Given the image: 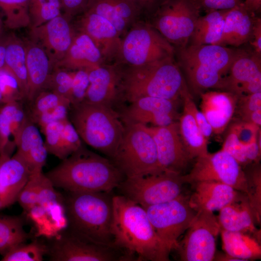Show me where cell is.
Listing matches in <instances>:
<instances>
[{
	"label": "cell",
	"mask_w": 261,
	"mask_h": 261,
	"mask_svg": "<svg viewBox=\"0 0 261 261\" xmlns=\"http://www.w3.org/2000/svg\"><path fill=\"white\" fill-rule=\"evenodd\" d=\"M28 238L21 217L0 215V254L2 257L16 246L25 243Z\"/></svg>",
	"instance_id": "obj_38"
},
{
	"label": "cell",
	"mask_w": 261,
	"mask_h": 261,
	"mask_svg": "<svg viewBox=\"0 0 261 261\" xmlns=\"http://www.w3.org/2000/svg\"><path fill=\"white\" fill-rule=\"evenodd\" d=\"M201 10L206 12L231 9L243 2V0H195Z\"/></svg>",
	"instance_id": "obj_52"
},
{
	"label": "cell",
	"mask_w": 261,
	"mask_h": 261,
	"mask_svg": "<svg viewBox=\"0 0 261 261\" xmlns=\"http://www.w3.org/2000/svg\"><path fill=\"white\" fill-rule=\"evenodd\" d=\"M261 73V56L254 51L238 50L225 77L224 90L234 94L241 84Z\"/></svg>",
	"instance_id": "obj_32"
},
{
	"label": "cell",
	"mask_w": 261,
	"mask_h": 261,
	"mask_svg": "<svg viewBox=\"0 0 261 261\" xmlns=\"http://www.w3.org/2000/svg\"><path fill=\"white\" fill-rule=\"evenodd\" d=\"M55 188L68 192H112L125 178L110 160L83 145L45 174Z\"/></svg>",
	"instance_id": "obj_2"
},
{
	"label": "cell",
	"mask_w": 261,
	"mask_h": 261,
	"mask_svg": "<svg viewBox=\"0 0 261 261\" xmlns=\"http://www.w3.org/2000/svg\"><path fill=\"white\" fill-rule=\"evenodd\" d=\"M178 130L183 144L193 160L206 154L208 140L199 128L188 107L183 103V112L179 116Z\"/></svg>",
	"instance_id": "obj_35"
},
{
	"label": "cell",
	"mask_w": 261,
	"mask_h": 261,
	"mask_svg": "<svg viewBox=\"0 0 261 261\" xmlns=\"http://www.w3.org/2000/svg\"><path fill=\"white\" fill-rule=\"evenodd\" d=\"M104 63L99 49L90 38L84 33L75 31L64 56L53 68L73 71L88 69Z\"/></svg>",
	"instance_id": "obj_25"
},
{
	"label": "cell",
	"mask_w": 261,
	"mask_h": 261,
	"mask_svg": "<svg viewBox=\"0 0 261 261\" xmlns=\"http://www.w3.org/2000/svg\"><path fill=\"white\" fill-rule=\"evenodd\" d=\"M125 126L123 137L111 160L125 178L163 172L159 165L155 141L145 126Z\"/></svg>",
	"instance_id": "obj_6"
},
{
	"label": "cell",
	"mask_w": 261,
	"mask_h": 261,
	"mask_svg": "<svg viewBox=\"0 0 261 261\" xmlns=\"http://www.w3.org/2000/svg\"><path fill=\"white\" fill-rule=\"evenodd\" d=\"M0 90L5 103L25 100L16 79L4 68L0 70Z\"/></svg>",
	"instance_id": "obj_46"
},
{
	"label": "cell",
	"mask_w": 261,
	"mask_h": 261,
	"mask_svg": "<svg viewBox=\"0 0 261 261\" xmlns=\"http://www.w3.org/2000/svg\"><path fill=\"white\" fill-rule=\"evenodd\" d=\"M61 11L71 20L86 10L88 0H60Z\"/></svg>",
	"instance_id": "obj_53"
},
{
	"label": "cell",
	"mask_w": 261,
	"mask_h": 261,
	"mask_svg": "<svg viewBox=\"0 0 261 261\" xmlns=\"http://www.w3.org/2000/svg\"><path fill=\"white\" fill-rule=\"evenodd\" d=\"M6 51V37L0 38V70L5 67V57Z\"/></svg>",
	"instance_id": "obj_59"
},
{
	"label": "cell",
	"mask_w": 261,
	"mask_h": 261,
	"mask_svg": "<svg viewBox=\"0 0 261 261\" xmlns=\"http://www.w3.org/2000/svg\"><path fill=\"white\" fill-rule=\"evenodd\" d=\"M29 103L28 116L41 130L49 123L68 118L71 107L67 98L48 90L41 91Z\"/></svg>",
	"instance_id": "obj_26"
},
{
	"label": "cell",
	"mask_w": 261,
	"mask_h": 261,
	"mask_svg": "<svg viewBox=\"0 0 261 261\" xmlns=\"http://www.w3.org/2000/svg\"><path fill=\"white\" fill-rule=\"evenodd\" d=\"M71 20L61 14L40 26L30 29V40L44 49L53 67L63 58L72 42L75 30Z\"/></svg>",
	"instance_id": "obj_18"
},
{
	"label": "cell",
	"mask_w": 261,
	"mask_h": 261,
	"mask_svg": "<svg viewBox=\"0 0 261 261\" xmlns=\"http://www.w3.org/2000/svg\"><path fill=\"white\" fill-rule=\"evenodd\" d=\"M241 119L242 121L253 124L260 127L261 125V109L252 112Z\"/></svg>",
	"instance_id": "obj_57"
},
{
	"label": "cell",
	"mask_w": 261,
	"mask_h": 261,
	"mask_svg": "<svg viewBox=\"0 0 261 261\" xmlns=\"http://www.w3.org/2000/svg\"><path fill=\"white\" fill-rule=\"evenodd\" d=\"M87 70L89 84L83 102L113 107L122 97L123 65L104 63Z\"/></svg>",
	"instance_id": "obj_16"
},
{
	"label": "cell",
	"mask_w": 261,
	"mask_h": 261,
	"mask_svg": "<svg viewBox=\"0 0 261 261\" xmlns=\"http://www.w3.org/2000/svg\"><path fill=\"white\" fill-rule=\"evenodd\" d=\"M253 51L261 55V20L256 17L254 23L252 36L249 41Z\"/></svg>",
	"instance_id": "obj_56"
},
{
	"label": "cell",
	"mask_w": 261,
	"mask_h": 261,
	"mask_svg": "<svg viewBox=\"0 0 261 261\" xmlns=\"http://www.w3.org/2000/svg\"><path fill=\"white\" fill-rule=\"evenodd\" d=\"M256 17L243 2L229 10L224 18L220 45L239 46L249 42Z\"/></svg>",
	"instance_id": "obj_29"
},
{
	"label": "cell",
	"mask_w": 261,
	"mask_h": 261,
	"mask_svg": "<svg viewBox=\"0 0 261 261\" xmlns=\"http://www.w3.org/2000/svg\"><path fill=\"white\" fill-rule=\"evenodd\" d=\"M178 63L196 92L201 93V91L210 88L224 90L225 76L197 64L186 61H178Z\"/></svg>",
	"instance_id": "obj_37"
},
{
	"label": "cell",
	"mask_w": 261,
	"mask_h": 261,
	"mask_svg": "<svg viewBox=\"0 0 261 261\" xmlns=\"http://www.w3.org/2000/svg\"><path fill=\"white\" fill-rule=\"evenodd\" d=\"M48 253L52 261H116L133 259L114 246L97 243L69 230L56 237Z\"/></svg>",
	"instance_id": "obj_11"
},
{
	"label": "cell",
	"mask_w": 261,
	"mask_h": 261,
	"mask_svg": "<svg viewBox=\"0 0 261 261\" xmlns=\"http://www.w3.org/2000/svg\"><path fill=\"white\" fill-rule=\"evenodd\" d=\"M122 97L130 102L143 97L179 101L189 92L174 57L134 66L123 65Z\"/></svg>",
	"instance_id": "obj_4"
},
{
	"label": "cell",
	"mask_w": 261,
	"mask_h": 261,
	"mask_svg": "<svg viewBox=\"0 0 261 261\" xmlns=\"http://www.w3.org/2000/svg\"><path fill=\"white\" fill-rule=\"evenodd\" d=\"M3 96L0 90V108L4 104Z\"/></svg>",
	"instance_id": "obj_62"
},
{
	"label": "cell",
	"mask_w": 261,
	"mask_h": 261,
	"mask_svg": "<svg viewBox=\"0 0 261 261\" xmlns=\"http://www.w3.org/2000/svg\"><path fill=\"white\" fill-rule=\"evenodd\" d=\"M30 174L26 164L15 154L4 161L0 169V210L17 201Z\"/></svg>",
	"instance_id": "obj_23"
},
{
	"label": "cell",
	"mask_w": 261,
	"mask_h": 261,
	"mask_svg": "<svg viewBox=\"0 0 261 261\" xmlns=\"http://www.w3.org/2000/svg\"><path fill=\"white\" fill-rule=\"evenodd\" d=\"M221 149L230 154L241 166L248 164L246 156L245 145L240 143L232 126L229 130Z\"/></svg>",
	"instance_id": "obj_48"
},
{
	"label": "cell",
	"mask_w": 261,
	"mask_h": 261,
	"mask_svg": "<svg viewBox=\"0 0 261 261\" xmlns=\"http://www.w3.org/2000/svg\"><path fill=\"white\" fill-rule=\"evenodd\" d=\"M182 177L185 183L215 181L228 185L246 195L247 193L246 173L230 154L221 149L196 158L190 172L182 175Z\"/></svg>",
	"instance_id": "obj_12"
},
{
	"label": "cell",
	"mask_w": 261,
	"mask_h": 261,
	"mask_svg": "<svg viewBox=\"0 0 261 261\" xmlns=\"http://www.w3.org/2000/svg\"><path fill=\"white\" fill-rule=\"evenodd\" d=\"M175 48L145 20L134 24L122 38L116 63L134 66L174 57Z\"/></svg>",
	"instance_id": "obj_7"
},
{
	"label": "cell",
	"mask_w": 261,
	"mask_h": 261,
	"mask_svg": "<svg viewBox=\"0 0 261 261\" xmlns=\"http://www.w3.org/2000/svg\"><path fill=\"white\" fill-rule=\"evenodd\" d=\"M201 111L213 132L220 134L227 128L236 110L238 96L229 91H210L200 94Z\"/></svg>",
	"instance_id": "obj_21"
},
{
	"label": "cell",
	"mask_w": 261,
	"mask_h": 261,
	"mask_svg": "<svg viewBox=\"0 0 261 261\" xmlns=\"http://www.w3.org/2000/svg\"><path fill=\"white\" fill-rule=\"evenodd\" d=\"M195 184V190L189 197V203L196 212L220 210L238 196L236 190L222 183L205 181Z\"/></svg>",
	"instance_id": "obj_27"
},
{
	"label": "cell",
	"mask_w": 261,
	"mask_h": 261,
	"mask_svg": "<svg viewBox=\"0 0 261 261\" xmlns=\"http://www.w3.org/2000/svg\"><path fill=\"white\" fill-rule=\"evenodd\" d=\"M243 4L248 10L254 14L261 10V0H245Z\"/></svg>",
	"instance_id": "obj_58"
},
{
	"label": "cell",
	"mask_w": 261,
	"mask_h": 261,
	"mask_svg": "<svg viewBox=\"0 0 261 261\" xmlns=\"http://www.w3.org/2000/svg\"><path fill=\"white\" fill-rule=\"evenodd\" d=\"M51 181L43 172L40 176L37 192V204L44 211L46 215L54 220L60 213L59 197Z\"/></svg>",
	"instance_id": "obj_41"
},
{
	"label": "cell",
	"mask_w": 261,
	"mask_h": 261,
	"mask_svg": "<svg viewBox=\"0 0 261 261\" xmlns=\"http://www.w3.org/2000/svg\"><path fill=\"white\" fill-rule=\"evenodd\" d=\"M222 247L226 253L239 261L260 259L258 241L246 233L220 230Z\"/></svg>",
	"instance_id": "obj_36"
},
{
	"label": "cell",
	"mask_w": 261,
	"mask_h": 261,
	"mask_svg": "<svg viewBox=\"0 0 261 261\" xmlns=\"http://www.w3.org/2000/svg\"><path fill=\"white\" fill-rule=\"evenodd\" d=\"M25 46L28 75L26 100L30 102L45 89L53 67L47 54L39 45L30 40Z\"/></svg>",
	"instance_id": "obj_28"
},
{
	"label": "cell",
	"mask_w": 261,
	"mask_h": 261,
	"mask_svg": "<svg viewBox=\"0 0 261 261\" xmlns=\"http://www.w3.org/2000/svg\"><path fill=\"white\" fill-rule=\"evenodd\" d=\"M260 92H261V73L240 85L234 94L239 96Z\"/></svg>",
	"instance_id": "obj_55"
},
{
	"label": "cell",
	"mask_w": 261,
	"mask_h": 261,
	"mask_svg": "<svg viewBox=\"0 0 261 261\" xmlns=\"http://www.w3.org/2000/svg\"></svg>",
	"instance_id": "obj_63"
},
{
	"label": "cell",
	"mask_w": 261,
	"mask_h": 261,
	"mask_svg": "<svg viewBox=\"0 0 261 261\" xmlns=\"http://www.w3.org/2000/svg\"><path fill=\"white\" fill-rule=\"evenodd\" d=\"M145 20L152 15L165 0H132Z\"/></svg>",
	"instance_id": "obj_54"
},
{
	"label": "cell",
	"mask_w": 261,
	"mask_h": 261,
	"mask_svg": "<svg viewBox=\"0 0 261 261\" xmlns=\"http://www.w3.org/2000/svg\"><path fill=\"white\" fill-rule=\"evenodd\" d=\"M11 156H9L8 155L5 153L0 154V169L2 163L4 161L7 160L8 158L11 157Z\"/></svg>",
	"instance_id": "obj_60"
},
{
	"label": "cell",
	"mask_w": 261,
	"mask_h": 261,
	"mask_svg": "<svg viewBox=\"0 0 261 261\" xmlns=\"http://www.w3.org/2000/svg\"><path fill=\"white\" fill-rule=\"evenodd\" d=\"M42 171L31 173L26 184L21 190L17 202L27 212L37 204V192Z\"/></svg>",
	"instance_id": "obj_45"
},
{
	"label": "cell",
	"mask_w": 261,
	"mask_h": 261,
	"mask_svg": "<svg viewBox=\"0 0 261 261\" xmlns=\"http://www.w3.org/2000/svg\"><path fill=\"white\" fill-rule=\"evenodd\" d=\"M182 174L163 171L125 178L116 188L144 208L172 200L182 193Z\"/></svg>",
	"instance_id": "obj_9"
},
{
	"label": "cell",
	"mask_w": 261,
	"mask_h": 261,
	"mask_svg": "<svg viewBox=\"0 0 261 261\" xmlns=\"http://www.w3.org/2000/svg\"><path fill=\"white\" fill-rule=\"evenodd\" d=\"M68 118L81 140L111 160L125 126L113 107L85 102L71 105Z\"/></svg>",
	"instance_id": "obj_5"
},
{
	"label": "cell",
	"mask_w": 261,
	"mask_h": 261,
	"mask_svg": "<svg viewBox=\"0 0 261 261\" xmlns=\"http://www.w3.org/2000/svg\"><path fill=\"white\" fill-rule=\"evenodd\" d=\"M159 237L171 250L175 249L178 238L188 229L197 212L182 194L168 202L144 208Z\"/></svg>",
	"instance_id": "obj_10"
},
{
	"label": "cell",
	"mask_w": 261,
	"mask_h": 261,
	"mask_svg": "<svg viewBox=\"0 0 261 261\" xmlns=\"http://www.w3.org/2000/svg\"><path fill=\"white\" fill-rule=\"evenodd\" d=\"M48 154L63 160L82 146L81 139L69 118L47 124L42 130Z\"/></svg>",
	"instance_id": "obj_22"
},
{
	"label": "cell",
	"mask_w": 261,
	"mask_h": 261,
	"mask_svg": "<svg viewBox=\"0 0 261 261\" xmlns=\"http://www.w3.org/2000/svg\"><path fill=\"white\" fill-rule=\"evenodd\" d=\"M4 27V25L3 23V21L2 18L1 17V16L0 14V38L2 37L3 29Z\"/></svg>",
	"instance_id": "obj_61"
},
{
	"label": "cell",
	"mask_w": 261,
	"mask_h": 261,
	"mask_svg": "<svg viewBox=\"0 0 261 261\" xmlns=\"http://www.w3.org/2000/svg\"><path fill=\"white\" fill-rule=\"evenodd\" d=\"M29 2V0H0V14L4 27L11 29L30 27Z\"/></svg>",
	"instance_id": "obj_39"
},
{
	"label": "cell",
	"mask_w": 261,
	"mask_h": 261,
	"mask_svg": "<svg viewBox=\"0 0 261 261\" xmlns=\"http://www.w3.org/2000/svg\"><path fill=\"white\" fill-rule=\"evenodd\" d=\"M201 9L195 0H165L145 20L174 47L188 45Z\"/></svg>",
	"instance_id": "obj_8"
},
{
	"label": "cell",
	"mask_w": 261,
	"mask_h": 261,
	"mask_svg": "<svg viewBox=\"0 0 261 261\" xmlns=\"http://www.w3.org/2000/svg\"><path fill=\"white\" fill-rule=\"evenodd\" d=\"M182 100L192 113L201 132L208 140L214 133L213 129L202 112L197 108L189 92L186 93Z\"/></svg>",
	"instance_id": "obj_49"
},
{
	"label": "cell",
	"mask_w": 261,
	"mask_h": 261,
	"mask_svg": "<svg viewBox=\"0 0 261 261\" xmlns=\"http://www.w3.org/2000/svg\"><path fill=\"white\" fill-rule=\"evenodd\" d=\"M217 218L213 212L201 210L187 230L176 250L181 261H211L216 253V241L220 232Z\"/></svg>",
	"instance_id": "obj_13"
},
{
	"label": "cell",
	"mask_w": 261,
	"mask_h": 261,
	"mask_svg": "<svg viewBox=\"0 0 261 261\" xmlns=\"http://www.w3.org/2000/svg\"><path fill=\"white\" fill-rule=\"evenodd\" d=\"M179 101L154 97H143L130 102L120 116L125 125L140 124L166 126L179 118Z\"/></svg>",
	"instance_id": "obj_14"
},
{
	"label": "cell",
	"mask_w": 261,
	"mask_h": 261,
	"mask_svg": "<svg viewBox=\"0 0 261 261\" xmlns=\"http://www.w3.org/2000/svg\"><path fill=\"white\" fill-rule=\"evenodd\" d=\"M72 75L73 71L53 68L44 90L52 91L69 100Z\"/></svg>",
	"instance_id": "obj_44"
},
{
	"label": "cell",
	"mask_w": 261,
	"mask_h": 261,
	"mask_svg": "<svg viewBox=\"0 0 261 261\" xmlns=\"http://www.w3.org/2000/svg\"><path fill=\"white\" fill-rule=\"evenodd\" d=\"M237 51L217 44H190L175 48L178 61L197 64L223 76L227 75Z\"/></svg>",
	"instance_id": "obj_19"
},
{
	"label": "cell",
	"mask_w": 261,
	"mask_h": 261,
	"mask_svg": "<svg viewBox=\"0 0 261 261\" xmlns=\"http://www.w3.org/2000/svg\"><path fill=\"white\" fill-rule=\"evenodd\" d=\"M247 193L248 203L253 212L255 220L261 221V173L259 167L255 168L248 176L246 174Z\"/></svg>",
	"instance_id": "obj_43"
},
{
	"label": "cell",
	"mask_w": 261,
	"mask_h": 261,
	"mask_svg": "<svg viewBox=\"0 0 261 261\" xmlns=\"http://www.w3.org/2000/svg\"><path fill=\"white\" fill-rule=\"evenodd\" d=\"M228 10L211 11L200 15L189 41L190 44L220 45L224 18Z\"/></svg>",
	"instance_id": "obj_33"
},
{
	"label": "cell",
	"mask_w": 261,
	"mask_h": 261,
	"mask_svg": "<svg viewBox=\"0 0 261 261\" xmlns=\"http://www.w3.org/2000/svg\"><path fill=\"white\" fill-rule=\"evenodd\" d=\"M113 202L114 246L141 261H169L171 250L158 235L145 209L121 194L113 195Z\"/></svg>",
	"instance_id": "obj_1"
},
{
	"label": "cell",
	"mask_w": 261,
	"mask_h": 261,
	"mask_svg": "<svg viewBox=\"0 0 261 261\" xmlns=\"http://www.w3.org/2000/svg\"><path fill=\"white\" fill-rule=\"evenodd\" d=\"M240 143L243 145L257 141L259 127L246 121L236 122L231 125Z\"/></svg>",
	"instance_id": "obj_50"
},
{
	"label": "cell",
	"mask_w": 261,
	"mask_h": 261,
	"mask_svg": "<svg viewBox=\"0 0 261 261\" xmlns=\"http://www.w3.org/2000/svg\"><path fill=\"white\" fill-rule=\"evenodd\" d=\"M236 108L241 118L252 112L261 109V92L239 96Z\"/></svg>",
	"instance_id": "obj_51"
},
{
	"label": "cell",
	"mask_w": 261,
	"mask_h": 261,
	"mask_svg": "<svg viewBox=\"0 0 261 261\" xmlns=\"http://www.w3.org/2000/svg\"><path fill=\"white\" fill-rule=\"evenodd\" d=\"M145 126L155 141L161 170L182 174L192 159L182 141L178 122L166 126Z\"/></svg>",
	"instance_id": "obj_15"
},
{
	"label": "cell",
	"mask_w": 261,
	"mask_h": 261,
	"mask_svg": "<svg viewBox=\"0 0 261 261\" xmlns=\"http://www.w3.org/2000/svg\"><path fill=\"white\" fill-rule=\"evenodd\" d=\"M217 218L221 230L246 233H258L255 218L247 197L235 200L222 208Z\"/></svg>",
	"instance_id": "obj_31"
},
{
	"label": "cell",
	"mask_w": 261,
	"mask_h": 261,
	"mask_svg": "<svg viewBox=\"0 0 261 261\" xmlns=\"http://www.w3.org/2000/svg\"><path fill=\"white\" fill-rule=\"evenodd\" d=\"M85 11L105 18L121 38L141 16L140 10L132 0H88Z\"/></svg>",
	"instance_id": "obj_20"
},
{
	"label": "cell",
	"mask_w": 261,
	"mask_h": 261,
	"mask_svg": "<svg viewBox=\"0 0 261 261\" xmlns=\"http://www.w3.org/2000/svg\"><path fill=\"white\" fill-rule=\"evenodd\" d=\"M16 154L26 164L31 174L42 171L47 152L36 125L28 117L16 142Z\"/></svg>",
	"instance_id": "obj_24"
},
{
	"label": "cell",
	"mask_w": 261,
	"mask_h": 261,
	"mask_svg": "<svg viewBox=\"0 0 261 261\" xmlns=\"http://www.w3.org/2000/svg\"><path fill=\"white\" fill-rule=\"evenodd\" d=\"M30 29L40 26L61 14L60 0H29Z\"/></svg>",
	"instance_id": "obj_40"
},
{
	"label": "cell",
	"mask_w": 261,
	"mask_h": 261,
	"mask_svg": "<svg viewBox=\"0 0 261 261\" xmlns=\"http://www.w3.org/2000/svg\"><path fill=\"white\" fill-rule=\"evenodd\" d=\"M89 84L88 74L87 69L73 71L72 86L69 96L71 105L83 101Z\"/></svg>",
	"instance_id": "obj_47"
},
{
	"label": "cell",
	"mask_w": 261,
	"mask_h": 261,
	"mask_svg": "<svg viewBox=\"0 0 261 261\" xmlns=\"http://www.w3.org/2000/svg\"><path fill=\"white\" fill-rule=\"evenodd\" d=\"M28 116L21 102L4 103L0 108V152L11 156Z\"/></svg>",
	"instance_id": "obj_30"
},
{
	"label": "cell",
	"mask_w": 261,
	"mask_h": 261,
	"mask_svg": "<svg viewBox=\"0 0 261 261\" xmlns=\"http://www.w3.org/2000/svg\"><path fill=\"white\" fill-rule=\"evenodd\" d=\"M4 68L15 77L25 100H26L28 75L25 44L13 34L6 37Z\"/></svg>",
	"instance_id": "obj_34"
},
{
	"label": "cell",
	"mask_w": 261,
	"mask_h": 261,
	"mask_svg": "<svg viewBox=\"0 0 261 261\" xmlns=\"http://www.w3.org/2000/svg\"><path fill=\"white\" fill-rule=\"evenodd\" d=\"M48 247L35 240L29 244H21L2 257V261H42L48 253Z\"/></svg>",
	"instance_id": "obj_42"
},
{
	"label": "cell",
	"mask_w": 261,
	"mask_h": 261,
	"mask_svg": "<svg viewBox=\"0 0 261 261\" xmlns=\"http://www.w3.org/2000/svg\"><path fill=\"white\" fill-rule=\"evenodd\" d=\"M67 192L62 205L68 230L93 242L114 246L112 192Z\"/></svg>",
	"instance_id": "obj_3"
},
{
	"label": "cell",
	"mask_w": 261,
	"mask_h": 261,
	"mask_svg": "<svg viewBox=\"0 0 261 261\" xmlns=\"http://www.w3.org/2000/svg\"><path fill=\"white\" fill-rule=\"evenodd\" d=\"M73 26L75 31L90 38L105 63L117 62L122 38L110 21L96 14L85 11L78 15Z\"/></svg>",
	"instance_id": "obj_17"
}]
</instances>
